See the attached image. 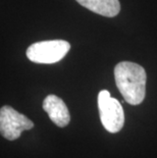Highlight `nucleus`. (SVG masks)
<instances>
[{"instance_id": "nucleus-1", "label": "nucleus", "mask_w": 157, "mask_h": 158, "mask_svg": "<svg viewBox=\"0 0 157 158\" xmlns=\"http://www.w3.org/2000/svg\"><path fill=\"white\" fill-rule=\"evenodd\" d=\"M116 87L123 99L131 105H139L146 96V70L131 61H122L114 68Z\"/></svg>"}, {"instance_id": "nucleus-2", "label": "nucleus", "mask_w": 157, "mask_h": 158, "mask_svg": "<svg viewBox=\"0 0 157 158\" xmlns=\"http://www.w3.org/2000/svg\"><path fill=\"white\" fill-rule=\"evenodd\" d=\"M98 108L104 129L111 134L118 133L125 124V112L121 102L112 98L107 90H102L98 94Z\"/></svg>"}, {"instance_id": "nucleus-3", "label": "nucleus", "mask_w": 157, "mask_h": 158, "mask_svg": "<svg viewBox=\"0 0 157 158\" xmlns=\"http://www.w3.org/2000/svg\"><path fill=\"white\" fill-rule=\"evenodd\" d=\"M71 49V44L64 40H49L37 42L27 49V57L35 63L51 64L58 62Z\"/></svg>"}, {"instance_id": "nucleus-4", "label": "nucleus", "mask_w": 157, "mask_h": 158, "mask_svg": "<svg viewBox=\"0 0 157 158\" xmlns=\"http://www.w3.org/2000/svg\"><path fill=\"white\" fill-rule=\"evenodd\" d=\"M34 127V123L12 107L5 105L0 108V134L6 140L19 139L24 131Z\"/></svg>"}, {"instance_id": "nucleus-5", "label": "nucleus", "mask_w": 157, "mask_h": 158, "mask_svg": "<svg viewBox=\"0 0 157 158\" xmlns=\"http://www.w3.org/2000/svg\"><path fill=\"white\" fill-rule=\"evenodd\" d=\"M43 109L47 112L49 118L59 127H64L71 122L68 106L56 95H48L43 101Z\"/></svg>"}, {"instance_id": "nucleus-6", "label": "nucleus", "mask_w": 157, "mask_h": 158, "mask_svg": "<svg viewBox=\"0 0 157 158\" xmlns=\"http://www.w3.org/2000/svg\"><path fill=\"white\" fill-rule=\"evenodd\" d=\"M76 1L89 10L107 18H113L121 11V3L118 0H76Z\"/></svg>"}]
</instances>
